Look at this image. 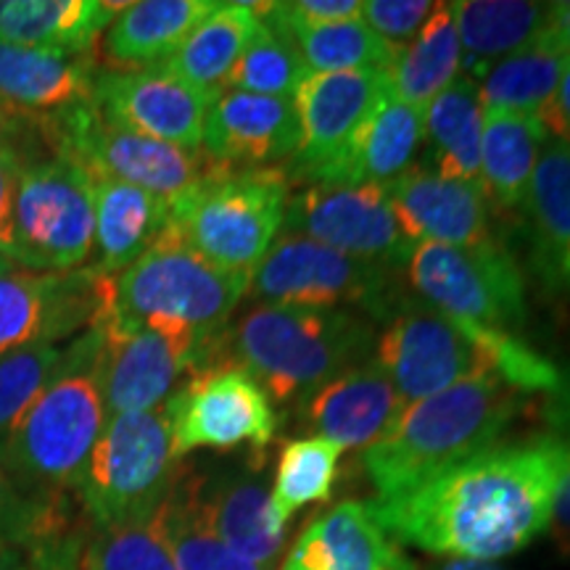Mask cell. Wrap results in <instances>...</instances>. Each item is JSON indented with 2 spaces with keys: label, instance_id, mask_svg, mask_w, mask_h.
<instances>
[{
  "label": "cell",
  "instance_id": "obj_1",
  "mask_svg": "<svg viewBox=\"0 0 570 570\" xmlns=\"http://www.w3.org/2000/svg\"><path fill=\"white\" fill-rule=\"evenodd\" d=\"M570 441L497 444L402 494L367 508L394 541L454 560L494 562L552 523Z\"/></svg>",
  "mask_w": 570,
  "mask_h": 570
},
{
  "label": "cell",
  "instance_id": "obj_2",
  "mask_svg": "<svg viewBox=\"0 0 570 570\" xmlns=\"http://www.w3.org/2000/svg\"><path fill=\"white\" fill-rule=\"evenodd\" d=\"M520 391L483 373L404 407L394 428L362 452L377 499H386L497 446L520 410Z\"/></svg>",
  "mask_w": 570,
  "mask_h": 570
},
{
  "label": "cell",
  "instance_id": "obj_3",
  "mask_svg": "<svg viewBox=\"0 0 570 570\" xmlns=\"http://www.w3.org/2000/svg\"><path fill=\"white\" fill-rule=\"evenodd\" d=\"M373 344V325L352 309L259 302L227 325L219 356L244 367L273 402H306L367 362Z\"/></svg>",
  "mask_w": 570,
  "mask_h": 570
},
{
  "label": "cell",
  "instance_id": "obj_4",
  "mask_svg": "<svg viewBox=\"0 0 570 570\" xmlns=\"http://www.w3.org/2000/svg\"><path fill=\"white\" fill-rule=\"evenodd\" d=\"M101 331L88 327L67 344L53 381L0 446V465L27 497H77L92 446L106 428Z\"/></svg>",
  "mask_w": 570,
  "mask_h": 570
},
{
  "label": "cell",
  "instance_id": "obj_5",
  "mask_svg": "<svg viewBox=\"0 0 570 570\" xmlns=\"http://www.w3.org/2000/svg\"><path fill=\"white\" fill-rule=\"evenodd\" d=\"M246 294L248 275L212 265L167 227L132 267L111 277L109 304L96 323L188 333L214 362Z\"/></svg>",
  "mask_w": 570,
  "mask_h": 570
},
{
  "label": "cell",
  "instance_id": "obj_6",
  "mask_svg": "<svg viewBox=\"0 0 570 570\" xmlns=\"http://www.w3.org/2000/svg\"><path fill=\"white\" fill-rule=\"evenodd\" d=\"M291 175L281 167L209 169L169 202V230L212 265L252 275L283 233Z\"/></svg>",
  "mask_w": 570,
  "mask_h": 570
},
{
  "label": "cell",
  "instance_id": "obj_7",
  "mask_svg": "<svg viewBox=\"0 0 570 570\" xmlns=\"http://www.w3.org/2000/svg\"><path fill=\"white\" fill-rule=\"evenodd\" d=\"M180 468L161 407L114 415L92 446L77 499L92 529L146 520L159 510Z\"/></svg>",
  "mask_w": 570,
  "mask_h": 570
},
{
  "label": "cell",
  "instance_id": "obj_8",
  "mask_svg": "<svg viewBox=\"0 0 570 570\" xmlns=\"http://www.w3.org/2000/svg\"><path fill=\"white\" fill-rule=\"evenodd\" d=\"M38 119L42 148L75 161L90 177H109L175 202L194 185L209 159L109 122L92 101Z\"/></svg>",
  "mask_w": 570,
  "mask_h": 570
},
{
  "label": "cell",
  "instance_id": "obj_9",
  "mask_svg": "<svg viewBox=\"0 0 570 570\" xmlns=\"http://www.w3.org/2000/svg\"><path fill=\"white\" fill-rule=\"evenodd\" d=\"M13 233L19 267L38 273L88 267L96 244L90 175L63 156H32L21 169Z\"/></svg>",
  "mask_w": 570,
  "mask_h": 570
},
{
  "label": "cell",
  "instance_id": "obj_10",
  "mask_svg": "<svg viewBox=\"0 0 570 570\" xmlns=\"http://www.w3.org/2000/svg\"><path fill=\"white\" fill-rule=\"evenodd\" d=\"M262 304L352 309L391 317L399 309L396 273L354 259L304 235L277 238L248 275V294Z\"/></svg>",
  "mask_w": 570,
  "mask_h": 570
},
{
  "label": "cell",
  "instance_id": "obj_11",
  "mask_svg": "<svg viewBox=\"0 0 570 570\" xmlns=\"http://www.w3.org/2000/svg\"><path fill=\"white\" fill-rule=\"evenodd\" d=\"M404 269L423 304L460 323L502 333L523 323V277L494 238L479 246L417 244Z\"/></svg>",
  "mask_w": 570,
  "mask_h": 570
},
{
  "label": "cell",
  "instance_id": "obj_12",
  "mask_svg": "<svg viewBox=\"0 0 570 570\" xmlns=\"http://www.w3.org/2000/svg\"><path fill=\"white\" fill-rule=\"evenodd\" d=\"M489 338L487 327L460 323L428 304L404 302L377 336L373 360L399 396L412 404L473 375L491 373Z\"/></svg>",
  "mask_w": 570,
  "mask_h": 570
},
{
  "label": "cell",
  "instance_id": "obj_13",
  "mask_svg": "<svg viewBox=\"0 0 570 570\" xmlns=\"http://www.w3.org/2000/svg\"><path fill=\"white\" fill-rule=\"evenodd\" d=\"M161 410L180 460L198 449L230 452L252 446L262 452L277 431L273 399L244 367L225 356L194 370Z\"/></svg>",
  "mask_w": 570,
  "mask_h": 570
},
{
  "label": "cell",
  "instance_id": "obj_14",
  "mask_svg": "<svg viewBox=\"0 0 570 570\" xmlns=\"http://www.w3.org/2000/svg\"><path fill=\"white\" fill-rule=\"evenodd\" d=\"M283 235H304L391 273L407 267L415 248L386 190L373 185H306L291 196Z\"/></svg>",
  "mask_w": 570,
  "mask_h": 570
},
{
  "label": "cell",
  "instance_id": "obj_15",
  "mask_svg": "<svg viewBox=\"0 0 570 570\" xmlns=\"http://www.w3.org/2000/svg\"><path fill=\"white\" fill-rule=\"evenodd\" d=\"M111 277L90 273H38L11 267L0 273V356L77 338L109 304Z\"/></svg>",
  "mask_w": 570,
  "mask_h": 570
},
{
  "label": "cell",
  "instance_id": "obj_16",
  "mask_svg": "<svg viewBox=\"0 0 570 570\" xmlns=\"http://www.w3.org/2000/svg\"><path fill=\"white\" fill-rule=\"evenodd\" d=\"M101 331V391L106 415L159 410L194 370L209 365V352L194 336L159 327L96 323Z\"/></svg>",
  "mask_w": 570,
  "mask_h": 570
},
{
  "label": "cell",
  "instance_id": "obj_17",
  "mask_svg": "<svg viewBox=\"0 0 570 570\" xmlns=\"http://www.w3.org/2000/svg\"><path fill=\"white\" fill-rule=\"evenodd\" d=\"M391 96L386 69L315 71L294 92L298 142L291 167L312 183L338 161L365 119Z\"/></svg>",
  "mask_w": 570,
  "mask_h": 570
},
{
  "label": "cell",
  "instance_id": "obj_18",
  "mask_svg": "<svg viewBox=\"0 0 570 570\" xmlns=\"http://www.w3.org/2000/svg\"><path fill=\"white\" fill-rule=\"evenodd\" d=\"M212 98L161 67L132 71L98 67L90 101L114 125L202 154Z\"/></svg>",
  "mask_w": 570,
  "mask_h": 570
},
{
  "label": "cell",
  "instance_id": "obj_19",
  "mask_svg": "<svg viewBox=\"0 0 570 570\" xmlns=\"http://www.w3.org/2000/svg\"><path fill=\"white\" fill-rule=\"evenodd\" d=\"M298 142L294 98L219 90L206 111L202 154L233 169L273 167L291 159Z\"/></svg>",
  "mask_w": 570,
  "mask_h": 570
},
{
  "label": "cell",
  "instance_id": "obj_20",
  "mask_svg": "<svg viewBox=\"0 0 570 570\" xmlns=\"http://www.w3.org/2000/svg\"><path fill=\"white\" fill-rule=\"evenodd\" d=\"M386 196L412 244L479 246L491 240L489 198L481 183L452 180L433 169L412 167Z\"/></svg>",
  "mask_w": 570,
  "mask_h": 570
},
{
  "label": "cell",
  "instance_id": "obj_21",
  "mask_svg": "<svg viewBox=\"0 0 570 570\" xmlns=\"http://www.w3.org/2000/svg\"><path fill=\"white\" fill-rule=\"evenodd\" d=\"M407 402L399 396L391 377L362 362L306 399V423L320 439L341 449H367L394 428Z\"/></svg>",
  "mask_w": 570,
  "mask_h": 570
},
{
  "label": "cell",
  "instance_id": "obj_22",
  "mask_svg": "<svg viewBox=\"0 0 570 570\" xmlns=\"http://www.w3.org/2000/svg\"><path fill=\"white\" fill-rule=\"evenodd\" d=\"M96 75L98 56L0 40V104L30 117H51L88 104Z\"/></svg>",
  "mask_w": 570,
  "mask_h": 570
},
{
  "label": "cell",
  "instance_id": "obj_23",
  "mask_svg": "<svg viewBox=\"0 0 570 570\" xmlns=\"http://www.w3.org/2000/svg\"><path fill=\"white\" fill-rule=\"evenodd\" d=\"M198 491L212 529L230 550L269 570L283 550L285 525L277 523L269 489L256 470L198 473Z\"/></svg>",
  "mask_w": 570,
  "mask_h": 570
},
{
  "label": "cell",
  "instance_id": "obj_24",
  "mask_svg": "<svg viewBox=\"0 0 570 570\" xmlns=\"http://www.w3.org/2000/svg\"><path fill=\"white\" fill-rule=\"evenodd\" d=\"M420 142L423 109L389 96L365 119L338 161L306 185H373L386 190L415 167Z\"/></svg>",
  "mask_w": 570,
  "mask_h": 570
},
{
  "label": "cell",
  "instance_id": "obj_25",
  "mask_svg": "<svg viewBox=\"0 0 570 570\" xmlns=\"http://www.w3.org/2000/svg\"><path fill=\"white\" fill-rule=\"evenodd\" d=\"M90 180L96 198V244L88 269L101 277H117L167 230L169 202L109 177Z\"/></svg>",
  "mask_w": 570,
  "mask_h": 570
},
{
  "label": "cell",
  "instance_id": "obj_26",
  "mask_svg": "<svg viewBox=\"0 0 570 570\" xmlns=\"http://www.w3.org/2000/svg\"><path fill=\"white\" fill-rule=\"evenodd\" d=\"M217 9L214 0H138L125 3L101 38L104 69L159 67L198 21Z\"/></svg>",
  "mask_w": 570,
  "mask_h": 570
},
{
  "label": "cell",
  "instance_id": "obj_27",
  "mask_svg": "<svg viewBox=\"0 0 570 570\" xmlns=\"http://www.w3.org/2000/svg\"><path fill=\"white\" fill-rule=\"evenodd\" d=\"M125 3L104 0H0V40L98 56L104 32Z\"/></svg>",
  "mask_w": 570,
  "mask_h": 570
},
{
  "label": "cell",
  "instance_id": "obj_28",
  "mask_svg": "<svg viewBox=\"0 0 570 570\" xmlns=\"http://www.w3.org/2000/svg\"><path fill=\"white\" fill-rule=\"evenodd\" d=\"M267 3H217L159 67L190 88L217 96L227 75L262 30Z\"/></svg>",
  "mask_w": 570,
  "mask_h": 570
},
{
  "label": "cell",
  "instance_id": "obj_29",
  "mask_svg": "<svg viewBox=\"0 0 570 570\" xmlns=\"http://www.w3.org/2000/svg\"><path fill=\"white\" fill-rule=\"evenodd\" d=\"M452 9L462 51L460 69L475 82L483 80L494 63L533 46L547 24V3L460 0Z\"/></svg>",
  "mask_w": 570,
  "mask_h": 570
},
{
  "label": "cell",
  "instance_id": "obj_30",
  "mask_svg": "<svg viewBox=\"0 0 570 570\" xmlns=\"http://www.w3.org/2000/svg\"><path fill=\"white\" fill-rule=\"evenodd\" d=\"M547 127L537 117L483 111L481 188L499 212H523L531 177L544 148Z\"/></svg>",
  "mask_w": 570,
  "mask_h": 570
},
{
  "label": "cell",
  "instance_id": "obj_31",
  "mask_svg": "<svg viewBox=\"0 0 570 570\" xmlns=\"http://www.w3.org/2000/svg\"><path fill=\"white\" fill-rule=\"evenodd\" d=\"M483 106L479 82L460 75L423 109V138L433 173L452 180L481 183Z\"/></svg>",
  "mask_w": 570,
  "mask_h": 570
},
{
  "label": "cell",
  "instance_id": "obj_32",
  "mask_svg": "<svg viewBox=\"0 0 570 570\" xmlns=\"http://www.w3.org/2000/svg\"><path fill=\"white\" fill-rule=\"evenodd\" d=\"M462 51L452 3H436L431 17L389 63V90L396 101L425 109L460 77Z\"/></svg>",
  "mask_w": 570,
  "mask_h": 570
},
{
  "label": "cell",
  "instance_id": "obj_33",
  "mask_svg": "<svg viewBox=\"0 0 570 570\" xmlns=\"http://www.w3.org/2000/svg\"><path fill=\"white\" fill-rule=\"evenodd\" d=\"M154 520L177 570H265L238 558L212 529L194 468H180Z\"/></svg>",
  "mask_w": 570,
  "mask_h": 570
},
{
  "label": "cell",
  "instance_id": "obj_34",
  "mask_svg": "<svg viewBox=\"0 0 570 570\" xmlns=\"http://www.w3.org/2000/svg\"><path fill=\"white\" fill-rule=\"evenodd\" d=\"M541 273L550 283L570 281V142L547 138L533 169L529 202Z\"/></svg>",
  "mask_w": 570,
  "mask_h": 570
},
{
  "label": "cell",
  "instance_id": "obj_35",
  "mask_svg": "<svg viewBox=\"0 0 570 570\" xmlns=\"http://www.w3.org/2000/svg\"><path fill=\"white\" fill-rule=\"evenodd\" d=\"M325 570H415L367 504L341 502L312 523Z\"/></svg>",
  "mask_w": 570,
  "mask_h": 570
},
{
  "label": "cell",
  "instance_id": "obj_36",
  "mask_svg": "<svg viewBox=\"0 0 570 570\" xmlns=\"http://www.w3.org/2000/svg\"><path fill=\"white\" fill-rule=\"evenodd\" d=\"M562 61L566 56L539 38L533 46L494 63L479 82L483 111L541 119L558 90Z\"/></svg>",
  "mask_w": 570,
  "mask_h": 570
},
{
  "label": "cell",
  "instance_id": "obj_37",
  "mask_svg": "<svg viewBox=\"0 0 570 570\" xmlns=\"http://www.w3.org/2000/svg\"><path fill=\"white\" fill-rule=\"evenodd\" d=\"M341 452L344 449L338 444L320 436L296 439L283 449L275 483L269 489V504L277 523L288 525L294 512L331 497Z\"/></svg>",
  "mask_w": 570,
  "mask_h": 570
},
{
  "label": "cell",
  "instance_id": "obj_38",
  "mask_svg": "<svg viewBox=\"0 0 570 570\" xmlns=\"http://www.w3.org/2000/svg\"><path fill=\"white\" fill-rule=\"evenodd\" d=\"M277 32L288 35L309 75H315V71L389 69L399 51L383 38H377L362 17L338 21V24L298 27V30Z\"/></svg>",
  "mask_w": 570,
  "mask_h": 570
},
{
  "label": "cell",
  "instance_id": "obj_39",
  "mask_svg": "<svg viewBox=\"0 0 570 570\" xmlns=\"http://www.w3.org/2000/svg\"><path fill=\"white\" fill-rule=\"evenodd\" d=\"M306 75L309 71H306L302 56H298L288 35L262 24L256 38L248 42L246 51L235 61L223 90H240L269 98H294Z\"/></svg>",
  "mask_w": 570,
  "mask_h": 570
},
{
  "label": "cell",
  "instance_id": "obj_40",
  "mask_svg": "<svg viewBox=\"0 0 570 570\" xmlns=\"http://www.w3.org/2000/svg\"><path fill=\"white\" fill-rule=\"evenodd\" d=\"M82 570H177L154 515L135 523L92 529Z\"/></svg>",
  "mask_w": 570,
  "mask_h": 570
},
{
  "label": "cell",
  "instance_id": "obj_41",
  "mask_svg": "<svg viewBox=\"0 0 570 570\" xmlns=\"http://www.w3.org/2000/svg\"><path fill=\"white\" fill-rule=\"evenodd\" d=\"M67 356L63 346H32L0 356V446L42 389L53 381Z\"/></svg>",
  "mask_w": 570,
  "mask_h": 570
},
{
  "label": "cell",
  "instance_id": "obj_42",
  "mask_svg": "<svg viewBox=\"0 0 570 570\" xmlns=\"http://www.w3.org/2000/svg\"><path fill=\"white\" fill-rule=\"evenodd\" d=\"M75 502L77 497L71 494L27 497L0 465V541H9L24 550L46 525H51Z\"/></svg>",
  "mask_w": 570,
  "mask_h": 570
},
{
  "label": "cell",
  "instance_id": "obj_43",
  "mask_svg": "<svg viewBox=\"0 0 570 570\" xmlns=\"http://www.w3.org/2000/svg\"><path fill=\"white\" fill-rule=\"evenodd\" d=\"M433 6L428 0H367L362 3V21L389 46L402 48L423 30Z\"/></svg>",
  "mask_w": 570,
  "mask_h": 570
},
{
  "label": "cell",
  "instance_id": "obj_44",
  "mask_svg": "<svg viewBox=\"0 0 570 570\" xmlns=\"http://www.w3.org/2000/svg\"><path fill=\"white\" fill-rule=\"evenodd\" d=\"M32 156L19 151L0 154V259L19 267L17 233H13V206H17V190L21 169Z\"/></svg>",
  "mask_w": 570,
  "mask_h": 570
},
{
  "label": "cell",
  "instance_id": "obj_45",
  "mask_svg": "<svg viewBox=\"0 0 570 570\" xmlns=\"http://www.w3.org/2000/svg\"><path fill=\"white\" fill-rule=\"evenodd\" d=\"M6 151H19L27 156H42L48 154L42 148L40 132H38V119L30 114H21L11 106L0 104V154Z\"/></svg>",
  "mask_w": 570,
  "mask_h": 570
},
{
  "label": "cell",
  "instance_id": "obj_46",
  "mask_svg": "<svg viewBox=\"0 0 570 570\" xmlns=\"http://www.w3.org/2000/svg\"><path fill=\"white\" fill-rule=\"evenodd\" d=\"M541 122H544L547 132H552L554 140L570 142V56L562 61L558 90H554L550 109L541 117Z\"/></svg>",
  "mask_w": 570,
  "mask_h": 570
},
{
  "label": "cell",
  "instance_id": "obj_47",
  "mask_svg": "<svg viewBox=\"0 0 570 570\" xmlns=\"http://www.w3.org/2000/svg\"><path fill=\"white\" fill-rule=\"evenodd\" d=\"M541 40L558 48L562 56H570V0L562 3H547V24Z\"/></svg>",
  "mask_w": 570,
  "mask_h": 570
},
{
  "label": "cell",
  "instance_id": "obj_48",
  "mask_svg": "<svg viewBox=\"0 0 570 570\" xmlns=\"http://www.w3.org/2000/svg\"><path fill=\"white\" fill-rule=\"evenodd\" d=\"M552 520H554V525H558V533L562 537V541H568L570 544V454H568L566 473H562V479H560L558 497H554Z\"/></svg>",
  "mask_w": 570,
  "mask_h": 570
},
{
  "label": "cell",
  "instance_id": "obj_49",
  "mask_svg": "<svg viewBox=\"0 0 570 570\" xmlns=\"http://www.w3.org/2000/svg\"><path fill=\"white\" fill-rule=\"evenodd\" d=\"M0 570H27V560L21 547L0 541Z\"/></svg>",
  "mask_w": 570,
  "mask_h": 570
},
{
  "label": "cell",
  "instance_id": "obj_50",
  "mask_svg": "<svg viewBox=\"0 0 570 570\" xmlns=\"http://www.w3.org/2000/svg\"><path fill=\"white\" fill-rule=\"evenodd\" d=\"M433 570H508L502 568L499 562H483V560H454L446 558L441 566H436Z\"/></svg>",
  "mask_w": 570,
  "mask_h": 570
},
{
  "label": "cell",
  "instance_id": "obj_51",
  "mask_svg": "<svg viewBox=\"0 0 570 570\" xmlns=\"http://www.w3.org/2000/svg\"><path fill=\"white\" fill-rule=\"evenodd\" d=\"M13 265H9V262H3V259H0V273H3V269H11Z\"/></svg>",
  "mask_w": 570,
  "mask_h": 570
}]
</instances>
